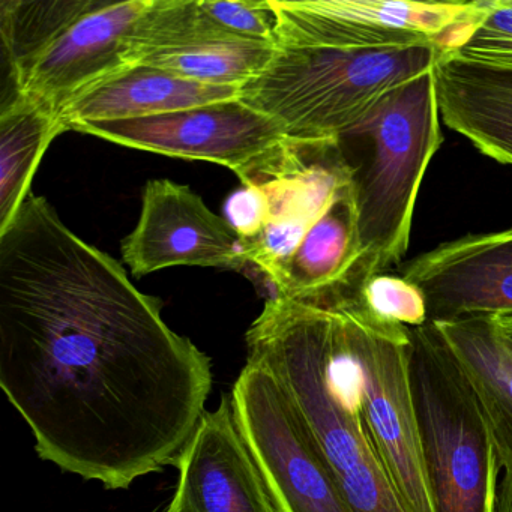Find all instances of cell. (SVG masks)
<instances>
[{
	"instance_id": "8992f818",
	"label": "cell",
	"mask_w": 512,
	"mask_h": 512,
	"mask_svg": "<svg viewBox=\"0 0 512 512\" xmlns=\"http://www.w3.org/2000/svg\"><path fill=\"white\" fill-rule=\"evenodd\" d=\"M334 293L361 371L362 412L371 437L410 512H436L410 385L409 328L371 316L350 287Z\"/></svg>"
},
{
	"instance_id": "7a4b0ae2",
	"label": "cell",
	"mask_w": 512,
	"mask_h": 512,
	"mask_svg": "<svg viewBox=\"0 0 512 512\" xmlns=\"http://www.w3.org/2000/svg\"><path fill=\"white\" fill-rule=\"evenodd\" d=\"M247 361L280 383L352 512H410L371 437L361 379L329 370L325 296L272 295L245 334Z\"/></svg>"
},
{
	"instance_id": "d6986e66",
	"label": "cell",
	"mask_w": 512,
	"mask_h": 512,
	"mask_svg": "<svg viewBox=\"0 0 512 512\" xmlns=\"http://www.w3.org/2000/svg\"><path fill=\"white\" fill-rule=\"evenodd\" d=\"M91 4L92 0H2L0 35L11 76L29 64Z\"/></svg>"
},
{
	"instance_id": "5b68a950",
	"label": "cell",
	"mask_w": 512,
	"mask_h": 512,
	"mask_svg": "<svg viewBox=\"0 0 512 512\" xmlns=\"http://www.w3.org/2000/svg\"><path fill=\"white\" fill-rule=\"evenodd\" d=\"M410 332V385L436 512H496L499 457L478 398L434 323Z\"/></svg>"
},
{
	"instance_id": "9c48e42d",
	"label": "cell",
	"mask_w": 512,
	"mask_h": 512,
	"mask_svg": "<svg viewBox=\"0 0 512 512\" xmlns=\"http://www.w3.org/2000/svg\"><path fill=\"white\" fill-rule=\"evenodd\" d=\"M73 131L125 148L220 164L241 181L292 140L275 119L239 98L130 121L76 125Z\"/></svg>"
},
{
	"instance_id": "d4e9b609",
	"label": "cell",
	"mask_w": 512,
	"mask_h": 512,
	"mask_svg": "<svg viewBox=\"0 0 512 512\" xmlns=\"http://www.w3.org/2000/svg\"><path fill=\"white\" fill-rule=\"evenodd\" d=\"M497 323H499L500 328L512 338V316L506 317H496Z\"/></svg>"
},
{
	"instance_id": "2e32d148",
	"label": "cell",
	"mask_w": 512,
	"mask_h": 512,
	"mask_svg": "<svg viewBox=\"0 0 512 512\" xmlns=\"http://www.w3.org/2000/svg\"><path fill=\"white\" fill-rule=\"evenodd\" d=\"M434 325L478 398L502 472L512 473V338L496 317Z\"/></svg>"
},
{
	"instance_id": "603a6c76",
	"label": "cell",
	"mask_w": 512,
	"mask_h": 512,
	"mask_svg": "<svg viewBox=\"0 0 512 512\" xmlns=\"http://www.w3.org/2000/svg\"><path fill=\"white\" fill-rule=\"evenodd\" d=\"M268 212V199L262 188L254 184H242L227 197L224 220L242 242H248L262 233L268 221Z\"/></svg>"
},
{
	"instance_id": "ba28073f",
	"label": "cell",
	"mask_w": 512,
	"mask_h": 512,
	"mask_svg": "<svg viewBox=\"0 0 512 512\" xmlns=\"http://www.w3.org/2000/svg\"><path fill=\"white\" fill-rule=\"evenodd\" d=\"M230 395L275 512H352L271 371L247 361Z\"/></svg>"
},
{
	"instance_id": "4fadbf2b",
	"label": "cell",
	"mask_w": 512,
	"mask_h": 512,
	"mask_svg": "<svg viewBox=\"0 0 512 512\" xmlns=\"http://www.w3.org/2000/svg\"><path fill=\"white\" fill-rule=\"evenodd\" d=\"M175 467L178 482L164 512H275L230 394L206 410Z\"/></svg>"
},
{
	"instance_id": "ac0fdd59",
	"label": "cell",
	"mask_w": 512,
	"mask_h": 512,
	"mask_svg": "<svg viewBox=\"0 0 512 512\" xmlns=\"http://www.w3.org/2000/svg\"><path fill=\"white\" fill-rule=\"evenodd\" d=\"M277 49L275 44L217 34L185 46L149 53L140 64L203 85L241 89L266 70Z\"/></svg>"
},
{
	"instance_id": "277c9868",
	"label": "cell",
	"mask_w": 512,
	"mask_h": 512,
	"mask_svg": "<svg viewBox=\"0 0 512 512\" xmlns=\"http://www.w3.org/2000/svg\"><path fill=\"white\" fill-rule=\"evenodd\" d=\"M436 44L392 50L278 46L239 100L298 142H338L392 89L436 67Z\"/></svg>"
},
{
	"instance_id": "8fae6325",
	"label": "cell",
	"mask_w": 512,
	"mask_h": 512,
	"mask_svg": "<svg viewBox=\"0 0 512 512\" xmlns=\"http://www.w3.org/2000/svg\"><path fill=\"white\" fill-rule=\"evenodd\" d=\"M122 257L137 278L175 266L241 271L250 265L241 238L224 217L188 185L167 179L146 184L137 226L122 241Z\"/></svg>"
},
{
	"instance_id": "ffe728a7",
	"label": "cell",
	"mask_w": 512,
	"mask_h": 512,
	"mask_svg": "<svg viewBox=\"0 0 512 512\" xmlns=\"http://www.w3.org/2000/svg\"><path fill=\"white\" fill-rule=\"evenodd\" d=\"M359 304L377 319L404 328L427 325V304L415 284L394 272L368 275L353 283Z\"/></svg>"
},
{
	"instance_id": "e0dca14e",
	"label": "cell",
	"mask_w": 512,
	"mask_h": 512,
	"mask_svg": "<svg viewBox=\"0 0 512 512\" xmlns=\"http://www.w3.org/2000/svg\"><path fill=\"white\" fill-rule=\"evenodd\" d=\"M64 124L56 113L13 92L0 112V232L31 196L38 166Z\"/></svg>"
},
{
	"instance_id": "7c38bea8",
	"label": "cell",
	"mask_w": 512,
	"mask_h": 512,
	"mask_svg": "<svg viewBox=\"0 0 512 512\" xmlns=\"http://www.w3.org/2000/svg\"><path fill=\"white\" fill-rule=\"evenodd\" d=\"M397 272L421 290L428 322L512 316V226L445 242Z\"/></svg>"
},
{
	"instance_id": "5bb4252c",
	"label": "cell",
	"mask_w": 512,
	"mask_h": 512,
	"mask_svg": "<svg viewBox=\"0 0 512 512\" xmlns=\"http://www.w3.org/2000/svg\"><path fill=\"white\" fill-rule=\"evenodd\" d=\"M434 74L443 124L485 157L512 166V71L440 53Z\"/></svg>"
},
{
	"instance_id": "6da1fadb",
	"label": "cell",
	"mask_w": 512,
	"mask_h": 512,
	"mask_svg": "<svg viewBox=\"0 0 512 512\" xmlns=\"http://www.w3.org/2000/svg\"><path fill=\"white\" fill-rule=\"evenodd\" d=\"M0 386L41 460L124 490L175 466L206 413L212 362L31 194L0 232Z\"/></svg>"
},
{
	"instance_id": "52a82bcc",
	"label": "cell",
	"mask_w": 512,
	"mask_h": 512,
	"mask_svg": "<svg viewBox=\"0 0 512 512\" xmlns=\"http://www.w3.org/2000/svg\"><path fill=\"white\" fill-rule=\"evenodd\" d=\"M278 46L392 50L436 44L454 52L472 28L476 2L268 0Z\"/></svg>"
},
{
	"instance_id": "30bf717a",
	"label": "cell",
	"mask_w": 512,
	"mask_h": 512,
	"mask_svg": "<svg viewBox=\"0 0 512 512\" xmlns=\"http://www.w3.org/2000/svg\"><path fill=\"white\" fill-rule=\"evenodd\" d=\"M151 0H92L29 64L11 76L13 92L61 118L74 98L137 65L134 38Z\"/></svg>"
},
{
	"instance_id": "cb8c5ba5",
	"label": "cell",
	"mask_w": 512,
	"mask_h": 512,
	"mask_svg": "<svg viewBox=\"0 0 512 512\" xmlns=\"http://www.w3.org/2000/svg\"><path fill=\"white\" fill-rule=\"evenodd\" d=\"M496 512H512V473L502 472Z\"/></svg>"
},
{
	"instance_id": "9a60e30c",
	"label": "cell",
	"mask_w": 512,
	"mask_h": 512,
	"mask_svg": "<svg viewBox=\"0 0 512 512\" xmlns=\"http://www.w3.org/2000/svg\"><path fill=\"white\" fill-rule=\"evenodd\" d=\"M239 88L203 85L149 65H134L74 98L61 112L65 130L92 122L130 121L238 100Z\"/></svg>"
},
{
	"instance_id": "44dd1931",
	"label": "cell",
	"mask_w": 512,
	"mask_h": 512,
	"mask_svg": "<svg viewBox=\"0 0 512 512\" xmlns=\"http://www.w3.org/2000/svg\"><path fill=\"white\" fill-rule=\"evenodd\" d=\"M452 55L473 64L512 71V0L478 2L472 31Z\"/></svg>"
},
{
	"instance_id": "3957f363",
	"label": "cell",
	"mask_w": 512,
	"mask_h": 512,
	"mask_svg": "<svg viewBox=\"0 0 512 512\" xmlns=\"http://www.w3.org/2000/svg\"><path fill=\"white\" fill-rule=\"evenodd\" d=\"M434 70L380 98L340 137L352 169L359 262L352 283L397 271L410 244L419 188L443 143ZM341 149V148H340Z\"/></svg>"
},
{
	"instance_id": "7402d4cb",
	"label": "cell",
	"mask_w": 512,
	"mask_h": 512,
	"mask_svg": "<svg viewBox=\"0 0 512 512\" xmlns=\"http://www.w3.org/2000/svg\"><path fill=\"white\" fill-rule=\"evenodd\" d=\"M200 8L217 28L242 40L277 43L275 20L265 2H232V0H199Z\"/></svg>"
}]
</instances>
